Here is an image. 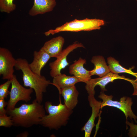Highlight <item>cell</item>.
I'll use <instances>...</instances> for the list:
<instances>
[{
    "mask_svg": "<svg viewBox=\"0 0 137 137\" xmlns=\"http://www.w3.org/2000/svg\"><path fill=\"white\" fill-rule=\"evenodd\" d=\"M84 48L83 44L80 43L75 41L63 50L60 55L56 60L49 63V65L50 71V76L54 78L57 75L61 74V71L69 65L67 58L69 54L75 49L78 47Z\"/></svg>",
    "mask_w": 137,
    "mask_h": 137,
    "instance_id": "obj_7",
    "label": "cell"
},
{
    "mask_svg": "<svg viewBox=\"0 0 137 137\" xmlns=\"http://www.w3.org/2000/svg\"><path fill=\"white\" fill-rule=\"evenodd\" d=\"M91 61L94 66V68L90 71V74L91 76L96 75L99 77H102L110 72L103 56L100 55L94 56Z\"/></svg>",
    "mask_w": 137,
    "mask_h": 137,
    "instance_id": "obj_16",
    "label": "cell"
},
{
    "mask_svg": "<svg viewBox=\"0 0 137 137\" xmlns=\"http://www.w3.org/2000/svg\"><path fill=\"white\" fill-rule=\"evenodd\" d=\"M64 41V38L63 37L59 36L46 42L41 48L47 53L51 57L57 58L62 51Z\"/></svg>",
    "mask_w": 137,
    "mask_h": 137,
    "instance_id": "obj_13",
    "label": "cell"
},
{
    "mask_svg": "<svg viewBox=\"0 0 137 137\" xmlns=\"http://www.w3.org/2000/svg\"><path fill=\"white\" fill-rule=\"evenodd\" d=\"M13 126L12 121L10 116L7 114L0 115V126L10 128Z\"/></svg>",
    "mask_w": 137,
    "mask_h": 137,
    "instance_id": "obj_21",
    "label": "cell"
},
{
    "mask_svg": "<svg viewBox=\"0 0 137 137\" xmlns=\"http://www.w3.org/2000/svg\"><path fill=\"white\" fill-rule=\"evenodd\" d=\"M136 0L137 1V0Z\"/></svg>",
    "mask_w": 137,
    "mask_h": 137,
    "instance_id": "obj_26",
    "label": "cell"
},
{
    "mask_svg": "<svg viewBox=\"0 0 137 137\" xmlns=\"http://www.w3.org/2000/svg\"><path fill=\"white\" fill-rule=\"evenodd\" d=\"M28 134L27 132H24L22 133L21 134H20V135H21V136L23 137H26L28 135Z\"/></svg>",
    "mask_w": 137,
    "mask_h": 137,
    "instance_id": "obj_25",
    "label": "cell"
},
{
    "mask_svg": "<svg viewBox=\"0 0 137 137\" xmlns=\"http://www.w3.org/2000/svg\"><path fill=\"white\" fill-rule=\"evenodd\" d=\"M121 79L132 82V79L125 77L124 76H120L118 74L110 72L107 74L102 77L91 79L87 83L85 89L88 95H94L95 91L94 88L96 86H99L101 91L104 92L107 90L106 89V85L109 82H113L116 79Z\"/></svg>",
    "mask_w": 137,
    "mask_h": 137,
    "instance_id": "obj_9",
    "label": "cell"
},
{
    "mask_svg": "<svg viewBox=\"0 0 137 137\" xmlns=\"http://www.w3.org/2000/svg\"><path fill=\"white\" fill-rule=\"evenodd\" d=\"M64 100V104L69 109L73 110L77 105L79 93L75 85L59 90Z\"/></svg>",
    "mask_w": 137,
    "mask_h": 137,
    "instance_id": "obj_15",
    "label": "cell"
},
{
    "mask_svg": "<svg viewBox=\"0 0 137 137\" xmlns=\"http://www.w3.org/2000/svg\"><path fill=\"white\" fill-rule=\"evenodd\" d=\"M126 123L127 125L130 127L128 133V136L130 137H137V125L128 121H127Z\"/></svg>",
    "mask_w": 137,
    "mask_h": 137,
    "instance_id": "obj_22",
    "label": "cell"
},
{
    "mask_svg": "<svg viewBox=\"0 0 137 137\" xmlns=\"http://www.w3.org/2000/svg\"><path fill=\"white\" fill-rule=\"evenodd\" d=\"M11 87L10 92V98L8 101L6 108L7 112L13 109L17 103L20 101L26 102L31 99V94L33 89L29 88L27 89L22 86L17 79L14 75L11 83Z\"/></svg>",
    "mask_w": 137,
    "mask_h": 137,
    "instance_id": "obj_6",
    "label": "cell"
},
{
    "mask_svg": "<svg viewBox=\"0 0 137 137\" xmlns=\"http://www.w3.org/2000/svg\"><path fill=\"white\" fill-rule=\"evenodd\" d=\"M86 60L80 58L73 63L70 65L69 73L71 75H73L78 78L80 82L86 84L91 79L90 74V71L87 70L83 67L86 64Z\"/></svg>",
    "mask_w": 137,
    "mask_h": 137,
    "instance_id": "obj_11",
    "label": "cell"
},
{
    "mask_svg": "<svg viewBox=\"0 0 137 137\" xmlns=\"http://www.w3.org/2000/svg\"><path fill=\"white\" fill-rule=\"evenodd\" d=\"M33 60L29 64L31 70L37 75L41 76V71L51 57L44 50L41 48L38 51H34L33 53Z\"/></svg>",
    "mask_w": 137,
    "mask_h": 137,
    "instance_id": "obj_12",
    "label": "cell"
},
{
    "mask_svg": "<svg viewBox=\"0 0 137 137\" xmlns=\"http://www.w3.org/2000/svg\"><path fill=\"white\" fill-rule=\"evenodd\" d=\"M88 100L92 108V112L90 117L81 129L82 130L84 131L85 137H90L92 130L95 125V120L99 116L101 109V102L97 100L94 95H88Z\"/></svg>",
    "mask_w": 137,
    "mask_h": 137,
    "instance_id": "obj_10",
    "label": "cell"
},
{
    "mask_svg": "<svg viewBox=\"0 0 137 137\" xmlns=\"http://www.w3.org/2000/svg\"><path fill=\"white\" fill-rule=\"evenodd\" d=\"M45 108L48 114L41 119L40 124L50 129L58 130L66 126L73 112L61 102L55 105L52 102L47 101L45 104Z\"/></svg>",
    "mask_w": 137,
    "mask_h": 137,
    "instance_id": "obj_3",
    "label": "cell"
},
{
    "mask_svg": "<svg viewBox=\"0 0 137 137\" xmlns=\"http://www.w3.org/2000/svg\"><path fill=\"white\" fill-rule=\"evenodd\" d=\"M7 102L5 101V99H0V115L7 114V111L4 108L7 106Z\"/></svg>",
    "mask_w": 137,
    "mask_h": 137,
    "instance_id": "obj_23",
    "label": "cell"
},
{
    "mask_svg": "<svg viewBox=\"0 0 137 137\" xmlns=\"http://www.w3.org/2000/svg\"><path fill=\"white\" fill-rule=\"evenodd\" d=\"M55 0H34L33 4L29 12L30 16L43 14L53 10L56 5Z\"/></svg>",
    "mask_w": 137,
    "mask_h": 137,
    "instance_id": "obj_14",
    "label": "cell"
},
{
    "mask_svg": "<svg viewBox=\"0 0 137 137\" xmlns=\"http://www.w3.org/2000/svg\"><path fill=\"white\" fill-rule=\"evenodd\" d=\"M133 88V92L132 95H137V79H135L134 82L132 85Z\"/></svg>",
    "mask_w": 137,
    "mask_h": 137,
    "instance_id": "obj_24",
    "label": "cell"
},
{
    "mask_svg": "<svg viewBox=\"0 0 137 137\" xmlns=\"http://www.w3.org/2000/svg\"><path fill=\"white\" fill-rule=\"evenodd\" d=\"M41 104L35 99L31 104H22L8 112L7 114L11 116L13 126L28 128L40 124L46 115L45 108Z\"/></svg>",
    "mask_w": 137,
    "mask_h": 137,
    "instance_id": "obj_1",
    "label": "cell"
},
{
    "mask_svg": "<svg viewBox=\"0 0 137 137\" xmlns=\"http://www.w3.org/2000/svg\"><path fill=\"white\" fill-rule=\"evenodd\" d=\"M12 80L7 81L0 85V99L6 98L9 94L8 88L11 84Z\"/></svg>",
    "mask_w": 137,
    "mask_h": 137,
    "instance_id": "obj_20",
    "label": "cell"
},
{
    "mask_svg": "<svg viewBox=\"0 0 137 137\" xmlns=\"http://www.w3.org/2000/svg\"><path fill=\"white\" fill-rule=\"evenodd\" d=\"M105 24V21L100 19L87 18L81 20L75 19L72 21L67 22L54 29H50L45 32L44 34L47 36L50 35H54L63 31L78 32L99 29L101 26Z\"/></svg>",
    "mask_w": 137,
    "mask_h": 137,
    "instance_id": "obj_4",
    "label": "cell"
},
{
    "mask_svg": "<svg viewBox=\"0 0 137 137\" xmlns=\"http://www.w3.org/2000/svg\"><path fill=\"white\" fill-rule=\"evenodd\" d=\"M98 97L102 100L101 108L106 106L116 108L123 112L127 119L129 117L131 120L133 119L135 122L137 123V116L133 113L131 109L133 103L131 97L124 96L120 98L119 101H114L112 99V95H107L102 91L100 93Z\"/></svg>",
    "mask_w": 137,
    "mask_h": 137,
    "instance_id": "obj_5",
    "label": "cell"
},
{
    "mask_svg": "<svg viewBox=\"0 0 137 137\" xmlns=\"http://www.w3.org/2000/svg\"><path fill=\"white\" fill-rule=\"evenodd\" d=\"M16 63V59L13 56L8 49L0 48V75L3 79L11 80L13 77L14 67Z\"/></svg>",
    "mask_w": 137,
    "mask_h": 137,
    "instance_id": "obj_8",
    "label": "cell"
},
{
    "mask_svg": "<svg viewBox=\"0 0 137 137\" xmlns=\"http://www.w3.org/2000/svg\"><path fill=\"white\" fill-rule=\"evenodd\" d=\"M13 0H0V10L2 12L9 13L15 10V5Z\"/></svg>",
    "mask_w": 137,
    "mask_h": 137,
    "instance_id": "obj_19",
    "label": "cell"
},
{
    "mask_svg": "<svg viewBox=\"0 0 137 137\" xmlns=\"http://www.w3.org/2000/svg\"><path fill=\"white\" fill-rule=\"evenodd\" d=\"M80 82L79 79L74 76H69L61 74L53 78V82L51 83L59 90L62 88L72 87Z\"/></svg>",
    "mask_w": 137,
    "mask_h": 137,
    "instance_id": "obj_17",
    "label": "cell"
},
{
    "mask_svg": "<svg viewBox=\"0 0 137 137\" xmlns=\"http://www.w3.org/2000/svg\"><path fill=\"white\" fill-rule=\"evenodd\" d=\"M23 73L24 86L33 89L35 92L36 99L41 104L43 100V93L46 91V88L51 83L43 76H39L30 69L28 61L25 59L19 58L16 59L15 67Z\"/></svg>",
    "mask_w": 137,
    "mask_h": 137,
    "instance_id": "obj_2",
    "label": "cell"
},
{
    "mask_svg": "<svg viewBox=\"0 0 137 137\" xmlns=\"http://www.w3.org/2000/svg\"><path fill=\"white\" fill-rule=\"evenodd\" d=\"M107 60L110 72L116 74L122 73H127L134 76L137 79V72H133L132 71L134 67H132L129 69H126L121 65L118 61L111 57H108Z\"/></svg>",
    "mask_w": 137,
    "mask_h": 137,
    "instance_id": "obj_18",
    "label": "cell"
}]
</instances>
